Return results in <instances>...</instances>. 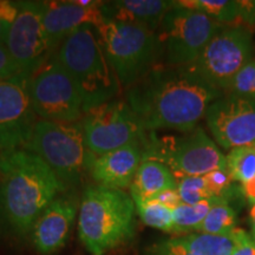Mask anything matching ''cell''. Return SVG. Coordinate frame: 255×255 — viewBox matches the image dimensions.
I'll return each mask as SVG.
<instances>
[{
	"label": "cell",
	"instance_id": "obj_1",
	"mask_svg": "<svg viewBox=\"0 0 255 255\" xmlns=\"http://www.w3.org/2000/svg\"><path fill=\"white\" fill-rule=\"evenodd\" d=\"M222 96L223 92L201 77L193 65L158 64L124 90L128 104L149 132L195 129L209 105Z\"/></svg>",
	"mask_w": 255,
	"mask_h": 255
},
{
	"label": "cell",
	"instance_id": "obj_2",
	"mask_svg": "<svg viewBox=\"0 0 255 255\" xmlns=\"http://www.w3.org/2000/svg\"><path fill=\"white\" fill-rule=\"evenodd\" d=\"M66 191L52 169L33 152L0 151V218L17 237H30L44 209Z\"/></svg>",
	"mask_w": 255,
	"mask_h": 255
},
{
	"label": "cell",
	"instance_id": "obj_3",
	"mask_svg": "<svg viewBox=\"0 0 255 255\" xmlns=\"http://www.w3.org/2000/svg\"><path fill=\"white\" fill-rule=\"evenodd\" d=\"M136 206L126 190L89 186L78 213V237L92 255H103L135 235Z\"/></svg>",
	"mask_w": 255,
	"mask_h": 255
},
{
	"label": "cell",
	"instance_id": "obj_4",
	"mask_svg": "<svg viewBox=\"0 0 255 255\" xmlns=\"http://www.w3.org/2000/svg\"><path fill=\"white\" fill-rule=\"evenodd\" d=\"M53 56L77 85L84 114L119 98L123 91L94 25H84L70 34Z\"/></svg>",
	"mask_w": 255,
	"mask_h": 255
},
{
	"label": "cell",
	"instance_id": "obj_5",
	"mask_svg": "<svg viewBox=\"0 0 255 255\" xmlns=\"http://www.w3.org/2000/svg\"><path fill=\"white\" fill-rule=\"evenodd\" d=\"M25 150L43 159L69 191L83 184L90 176L94 157L85 144L81 121L75 123L38 120Z\"/></svg>",
	"mask_w": 255,
	"mask_h": 255
},
{
	"label": "cell",
	"instance_id": "obj_6",
	"mask_svg": "<svg viewBox=\"0 0 255 255\" xmlns=\"http://www.w3.org/2000/svg\"><path fill=\"white\" fill-rule=\"evenodd\" d=\"M96 28L123 91L161 64L157 34L149 27L104 20Z\"/></svg>",
	"mask_w": 255,
	"mask_h": 255
},
{
	"label": "cell",
	"instance_id": "obj_7",
	"mask_svg": "<svg viewBox=\"0 0 255 255\" xmlns=\"http://www.w3.org/2000/svg\"><path fill=\"white\" fill-rule=\"evenodd\" d=\"M143 159H155L167 165L177 180L203 176L226 168V156L201 127L180 136H157L149 132Z\"/></svg>",
	"mask_w": 255,
	"mask_h": 255
},
{
	"label": "cell",
	"instance_id": "obj_8",
	"mask_svg": "<svg viewBox=\"0 0 255 255\" xmlns=\"http://www.w3.org/2000/svg\"><path fill=\"white\" fill-rule=\"evenodd\" d=\"M81 123L88 150L95 156L128 145L144 148L149 137V131L124 97L115 98L87 111Z\"/></svg>",
	"mask_w": 255,
	"mask_h": 255
},
{
	"label": "cell",
	"instance_id": "obj_9",
	"mask_svg": "<svg viewBox=\"0 0 255 255\" xmlns=\"http://www.w3.org/2000/svg\"><path fill=\"white\" fill-rule=\"evenodd\" d=\"M222 25L201 12L177 6L174 1V7L165 14L156 31L161 64L169 66L194 64Z\"/></svg>",
	"mask_w": 255,
	"mask_h": 255
},
{
	"label": "cell",
	"instance_id": "obj_10",
	"mask_svg": "<svg viewBox=\"0 0 255 255\" xmlns=\"http://www.w3.org/2000/svg\"><path fill=\"white\" fill-rule=\"evenodd\" d=\"M27 91L39 120L75 123L84 115L77 85L55 56L43 68L28 76Z\"/></svg>",
	"mask_w": 255,
	"mask_h": 255
},
{
	"label": "cell",
	"instance_id": "obj_11",
	"mask_svg": "<svg viewBox=\"0 0 255 255\" xmlns=\"http://www.w3.org/2000/svg\"><path fill=\"white\" fill-rule=\"evenodd\" d=\"M253 58V32L240 24L222 25L193 68L210 85L225 92L237 73Z\"/></svg>",
	"mask_w": 255,
	"mask_h": 255
},
{
	"label": "cell",
	"instance_id": "obj_12",
	"mask_svg": "<svg viewBox=\"0 0 255 255\" xmlns=\"http://www.w3.org/2000/svg\"><path fill=\"white\" fill-rule=\"evenodd\" d=\"M44 13L45 1H20L19 12L5 40L4 45L23 75H33L55 55L46 36Z\"/></svg>",
	"mask_w": 255,
	"mask_h": 255
},
{
	"label": "cell",
	"instance_id": "obj_13",
	"mask_svg": "<svg viewBox=\"0 0 255 255\" xmlns=\"http://www.w3.org/2000/svg\"><path fill=\"white\" fill-rule=\"evenodd\" d=\"M28 76L0 81V151L21 149L37 123L27 91Z\"/></svg>",
	"mask_w": 255,
	"mask_h": 255
},
{
	"label": "cell",
	"instance_id": "obj_14",
	"mask_svg": "<svg viewBox=\"0 0 255 255\" xmlns=\"http://www.w3.org/2000/svg\"><path fill=\"white\" fill-rule=\"evenodd\" d=\"M205 119L222 148L232 150L255 144V101L223 95L209 105Z\"/></svg>",
	"mask_w": 255,
	"mask_h": 255
},
{
	"label": "cell",
	"instance_id": "obj_15",
	"mask_svg": "<svg viewBox=\"0 0 255 255\" xmlns=\"http://www.w3.org/2000/svg\"><path fill=\"white\" fill-rule=\"evenodd\" d=\"M81 200L76 191L57 196L44 209L31 229L30 238L41 255H52L65 246L77 218Z\"/></svg>",
	"mask_w": 255,
	"mask_h": 255
},
{
	"label": "cell",
	"instance_id": "obj_16",
	"mask_svg": "<svg viewBox=\"0 0 255 255\" xmlns=\"http://www.w3.org/2000/svg\"><path fill=\"white\" fill-rule=\"evenodd\" d=\"M103 1H96L94 5L82 6L73 1H45L44 26L52 52L55 53L60 44L70 34L84 25L97 27L104 21L102 13Z\"/></svg>",
	"mask_w": 255,
	"mask_h": 255
},
{
	"label": "cell",
	"instance_id": "obj_17",
	"mask_svg": "<svg viewBox=\"0 0 255 255\" xmlns=\"http://www.w3.org/2000/svg\"><path fill=\"white\" fill-rule=\"evenodd\" d=\"M143 155L144 148L142 145H128L101 156L94 155L90 177L98 186L126 190L131 186Z\"/></svg>",
	"mask_w": 255,
	"mask_h": 255
},
{
	"label": "cell",
	"instance_id": "obj_18",
	"mask_svg": "<svg viewBox=\"0 0 255 255\" xmlns=\"http://www.w3.org/2000/svg\"><path fill=\"white\" fill-rule=\"evenodd\" d=\"M174 7L168 0H113L103 1L104 20L143 25L157 31L165 14Z\"/></svg>",
	"mask_w": 255,
	"mask_h": 255
},
{
	"label": "cell",
	"instance_id": "obj_19",
	"mask_svg": "<svg viewBox=\"0 0 255 255\" xmlns=\"http://www.w3.org/2000/svg\"><path fill=\"white\" fill-rule=\"evenodd\" d=\"M176 188L177 178L167 165L155 159H143L130 186V195L133 202L148 201Z\"/></svg>",
	"mask_w": 255,
	"mask_h": 255
},
{
	"label": "cell",
	"instance_id": "obj_20",
	"mask_svg": "<svg viewBox=\"0 0 255 255\" xmlns=\"http://www.w3.org/2000/svg\"><path fill=\"white\" fill-rule=\"evenodd\" d=\"M174 239L194 255H232L235 247L234 234L213 235L194 232Z\"/></svg>",
	"mask_w": 255,
	"mask_h": 255
},
{
	"label": "cell",
	"instance_id": "obj_21",
	"mask_svg": "<svg viewBox=\"0 0 255 255\" xmlns=\"http://www.w3.org/2000/svg\"><path fill=\"white\" fill-rule=\"evenodd\" d=\"M232 200L221 199L209 210L208 215L197 228V233L213 235H231L237 229V212Z\"/></svg>",
	"mask_w": 255,
	"mask_h": 255
},
{
	"label": "cell",
	"instance_id": "obj_22",
	"mask_svg": "<svg viewBox=\"0 0 255 255\" xmlns=\"http://www.w3.org/2000/svg\"><path fill=\"white\" fill-rule=\"evenodd\" d=\"M175 4L208 15L220 24H238V0H178Z\"/></svg>",
	"mask_w": 255,
	"mask_h": 255
},
{
	"label": "cell",
	"instance_id": "obj_23",
	"mask_svg": "<svg viewBox=\"0 0 255 255\" xmlns=\"http://www.w3.org/2000/svg\"><path fill=\"white\" fill-rule=\"evenodd\" d=\"M221 199H209L201 201L195 205H186L181 203L176 208H174V233L173 234L186 235L189 233L197 231L201 223L208 215L212 207L218 203Z\"/></svg>",
	"mask_w": 255,
	"mask_h": 255
},
{
	"label": "cell",
	"instance_id": "obj_24",
	"mask_svg": "<svg viewBox=\"0 0 255 255\" xmlns=\"http://www.w3.org/2000/svg\"><path fill=\"white\" fill-rule=\"evenodd\" d=\"M226 169L233 182L241 184L255 177V144L238 146L226 155Z\"/></svg>",
	"mask_w": 255,
	"mask_h": 255
},
{
	"label": "cell",
	"instance_id": "obj_25",
	"mask_svg": "<svg viewBox=\"0 0 255 255\" xmlns=\"http://www.w3.org/2000/svg\"><path fill=\"white\" fill-rule=\"evenodd\" d=\"M136 213L149 227L167 233H174L173 208L158 202L157 200L136 201Z\"/></svg>",
	"mask_w": 255,
	"mask_h": 255
},
{
	"label": "cell",
	"instance_id": "obj_26",
	"mask_svg": "<svg viewBox=\"0 0 255 255\" xmlns=\"http://www.w3.org/2000/svg\"><path fill=\"white\" fill-rule=\"evenodd\" d=\"M177 191L181 202L186 205H195L201 201L215 199L210 194L205 175L180 178L177 180Z\"/></svg>",
	"mask_w": 255,
	"mask_h": 255
},
{
	"label": "cell",
	"instance_id": "obj_27",
	"mask_svg": "<svg viewBox=\"0 0 255 255\" xmlns=\"http://www.w3.org/2000/svg\"><path fill=\"white\" fill-rule=\"evenodd\" d=\"M223 95H232L255 101V58H252L233 77Z\"/></svg>",
	"mask_w": 255,
	"mask_h": 255
},
{
	"label": "cell",
	"instance_id": "obj_28",
	"mask_svg": "<svg viewBox=\"0 0 255 255\" xmlns=\"http://www.w3.org/2000/svg\"><path fill=\"white\" fill-rule=\"evenodd\" d=\"M20 1L0 0V44H5L8 31L17 17Z\"/></svg>",
	"mask_w": 255,
	"mask_h": 255
},
{
	"label": "cell",
	"instance_id": "obj_29",
	"mask_svg": "<svg viewBox=\"0 0 255 255\" xmlns=\"http://www.w3.org/2000/svg\"><path fill=\"white\" fill-rule=\"evenodd\" d=\"M235 247L232 255H255V242L251 234L244 229L237 228L234 231Z\"/></svg>",
	"mask_w": 255,
	"mask_h": 255
},
{
	"label": "cell",
	"instance_id": "obj_30",
	"mask_svg": "<svg viewBox=\"0 0 255 255\" xmlns=\"http://www.w3.org/2000/svg\"><path fill=\"white\" fill-rule=\"evenodd\" d=\"M238 24L255 31V0H238Z\"/></svg>",
	"mask_w": 255,
	"mask_h": 255
},
{
	"label": "cell",
	"instance_id": "obj_31",
	"mask_svg": "<svg viewBox=\"0 0 255 255\" xmlns=\"http://www.w3.org/2000/svg\"><path fill=\"white\" fill-rule=\"evenodd\" d=\"M20 75L18 66L15 65L4 44H0V81L15 77Z\"/></svg>",
	"mask_w": 255,
	"mask_h": 255
},
{
	"label": "cell",
	"instance_id": "obj_32",
	"mask_svg": "<svg viewBox=\"0 0 255 255\" xmlns=\"http://www.w3.org/2000/svg\"><path fill=\"white\" fill-rule=\"evenodd\" d=\"M152 254L154 255H194L189 251L177 244L174 238L168 239L159 244L155 245L152 248Z\"/></svg>",
	"mask_w": 255,
	"mask_h": 255
},
{
	"label": "cell",
	"instance_id": "obj_33",
	"mask_svg": "<svg viewBox=\"0 0 255 255\" xmlns=\"http://www.w3.org/2000/svg\"><path fill=\"white\" fill-rule=\"evenodd\" d=\"M152 200H157L158 202L163 203V205L170 207V208H176L177 206H180L181 203V199H180V195H178V191H177V188L176 189H169V190H165L163 191L162 194H159L157 197H155V199Z\"/></svg>",
	"mask_w": 255,
	"mask_h": 255
},
{
	"label": "cell",
	"instance_id": "obj_34",
	"mask_svg": "<svg viewBox=\"0 0 255 255\" xmlns=\"http://www.w3.org/2000/svg\"><path fill=\"white\" fill-rule=\"evenodd\" d=\"M241 191H242V195L246 197L248 202L254 203L255 202V177H253L250 181H247V182L242 183Z\"/></svg>",
	"mask_w": 255,
	"mask_h": 255
},
{
	"label": "cell",
	"instance_id": "obj_35",
	"mask_svg": "<svg viewBox=\"0 0 255 255\" xmlns=\"http://www.w3.org/2000/svg\"><path fill=\"white\" fill-rule=\"evenodd\" d=\"M251 209H250V227H251V237L255 242V202L250 203Z\"/></svg>",
	"mask_w": 255,
	"mask_h": 255
}]
</instances>
